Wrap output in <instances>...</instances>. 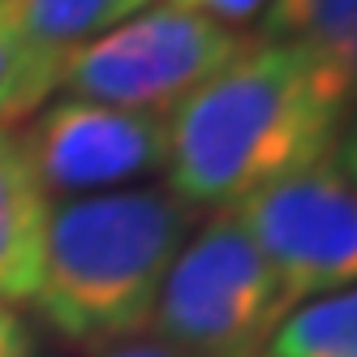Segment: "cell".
<instances>
[{
  "mask_svg": "<svg viewBox=\"0 0 357 357\" xmlns=\"http://www.w3.org/2000/svg\"><path fill=\"white\" fill-rule=\"evenodd\" d=\"M336 91L301 43H259L168 112V190L198 211H228L284 172L323 160Z\"/></svg>",
  "mask_w": 357,
  "mask_h": 357,
  "instance_id": "6da1fadb",
  "label": "cell"
},
{
  "mask_svg": "<svg viewBox=\"0 0 357 357\" xmlns=\"http://www.w3.org/2000/svg\"><path fill=\"white\" fill-rule=\"evenodd\" d=\"M202 211L168 185L61 198L47 211L35 301L73 344L142 336L164 275Z\"/></svg>",
  "mask_w": 357,
  "mask_h": 357,
  "instance_id": "7a4b0ae2",
  "label": "cell"
},
{
  "mask_svg": "<svg viewBox=\"0 0 357 357\" xmlns=\"http://www.w3.org/2000/svg\"><path fill=\"white\" fill-rule=\"evenodd\" d=\"M284 314L289 301L259 245L233 211H215L172 259L146 336L211 357H237L263 353Z\"/></svg>",
  "mask_w": 357,
  "mask_h": 357,
  "instance_id": "3957f363",
  "label": "cell"
},
{
  "mask_svg": "<svg viewBox=\"0 0 357 357\" xmlns=\"http://www.w3.org/2000/svg\"><path fill=\"white\" fill-rule=\"evenodd\" d=\"M254 35H241L202 9H142L82 47L61 65V95L108 108L168 116L224 65H233Z\"/></svg>",
  "mask_w": 357,
  "mask_h": 357,
  "instance_id": "277c9868",
  "label": "cell"
},
{
  "mask_svg": "<svg viewBox=\"0 0 357 357\" xmlns=\"http://www.w3.org/2000/svg\"><path fill=\"white\" fill-rule=\"evenodd\" d=\"M228 211L267 259L289 310L357 284V176L331 151Z\"/></svg>",
  "mask_w": 357,
  "mask_h": 357,
  "instance_id": "5b68a950",
  "label": "cell"
},
{
  "mask_svg": "<svg viewBox=\"0 0 357 357\" xmlns=\"http://www.w3.org/2000/svg\"><path fill=\"white\" fill-rule=\"evenodd\" d=\"M22 146L43 194H108L168 172V116L65 95L35 112L31 130H22Z\"/></svg>",
  "mask_w": 357,
  "mask_h": 357,
  "instance_id": "8992f818",
  "label": "cell"
},
{
  "mask_svg": "<svg viewBox=\"0 0 357 357\" xmlns=\"http://www.w3.org/2000/svg\"><path fill=\"white\" fill-rule=\"evenodd\" d=\"M52 198L26 160L17 130H0V301H35Z\"/></svg>",
  "mask_w": 357,
  "mask_h": 357,
  "instance_id": "52a82bcc",
  "label": "cell"
},
{
  "mask_svg": "<svg viewBox=\"0 0 357 357\" xmlns=\"http://www.w3.org/2000/svg\"><path fill=\"white\" fill-rule=\"evenodd\" d=\"M5 5L35 47L65 61L73 47L108 35L112 26L142 13L151 0H5Z\"/></svg>",
  "mask_w": 357,
  "mask_h": 357,
  "instance_id": "ba28073f",
  "label": "cell"
},
{
  "mask_svg": "<svg viewBox=\"0 0 357 357\" xmlns=\"http://www.w3.org/2000/svg\"><path fill=\"white\" fill-rule=\"evenodd\" d=\"M263 357H357V284L289 310Z\"/></svg>",
  "mask_w": 357,
  "mask_h": 357,
  "instance_id": "9c48e42d",
  "label": "cell"
},
{
  "mask_svg": "<svg viewBox=\"0 0 357 357\" xmlns=\"http://www.w3.org/2000/svg\"><path fill=\"white\" fill-rule=\"evenodd\" d=\"M61 56L35 47L0 0V130L35 116L61 86Z\"/></svg>",
  "mask_w": 357,
  "mask_h": 357,
  "instance_id": "30bf717a",
  "label": "cell"
},
{
  "mask_svg": "<svg viewBox=\"0 0 357 357\" xmlns=\"http://www.w3.org/2000/svg\"><path fill=\"white\" fill-rule=\"evenodd\" d=\"M357 35V0H271L259 13V43H301L331 52Z\"/></svg>",
  "mask_w": 357,
  "mask_h": 357,
  "instance_id": "8fae6325",
  "label": "cell"
},
{
  "mask_svg": "<svg viewBox=\"0 0 357 357\" xmlns=\"http://www.w3.org/2000/svg\"><path fill=\"white\" fill-rule=\"evenodd\" d=\"M314 52V47H310ZM336 91V138H331V155H336L353 176H357V35L331 52H314Z\"/></svg>",
  "mask_w": 357,
  "mask_h": 357,
  "instance_id": "7c38bea8",
  "label": "cell"
},
{
  "mask_svg": "<svg viewBox=\"0 0 357 357\" xmlns=\"http://www.w3.org/2000/svg\"><path fill=\"white\" fill-rule=\"evenodd\" d=\"M91 357H211V353H194V349H176L155 336H130V340H112L91 349ZM237 357H263V353H237Z\"/></svg>",
  "mask_w": 357,
  "mask_h": 357,
  "instance_id": "4fadbf2b",
  "label": "cell"
},
{
  "mask_svg": "<svg viewBox=\"0 0 357 357\" xmlns=\"http://www.w3.org/2000/svg\"><path fill=\"white\" fill-rule=\"evenodd\" d=\"M0 357H35V331L9 301H0Z\"/></svg>",
  "mask_w": 357,
  "mask_h": 357,
  "instance_id": "5bb4252c",
  "label": "cell"
},
{
  "mask_svg": "<svg viewBox=\"0 0 357 357\" xmlns=\"http://www.w3.org/2000/svg\"><path fill=\"white\" fill-rule=\"evenodd\" d=\"M271 5V0H202V13L207 17H215V22H224V26H241V22H250V17H259L263 9Z\"/></svg>",
  "mask_w": 357,
  "mask_h": 357,
  "instance_id": "9a60e30c",
  "label": "cell"
},
{
  "mask_svg": "<svg viewBox=\"0 0 357 357\" xmlns=\"http://www.w3.org/2000/svg\"><path fill=\"white\" fill-rule=\"evenodd\" d=\"M164 5H176V9H198L202 0H164Z\"/></svg>",
  "mask_w": 357,
  "mask_h": 357,
  "instance_id": "2e32d148",
  "label": "cell"
}]
</instances>
